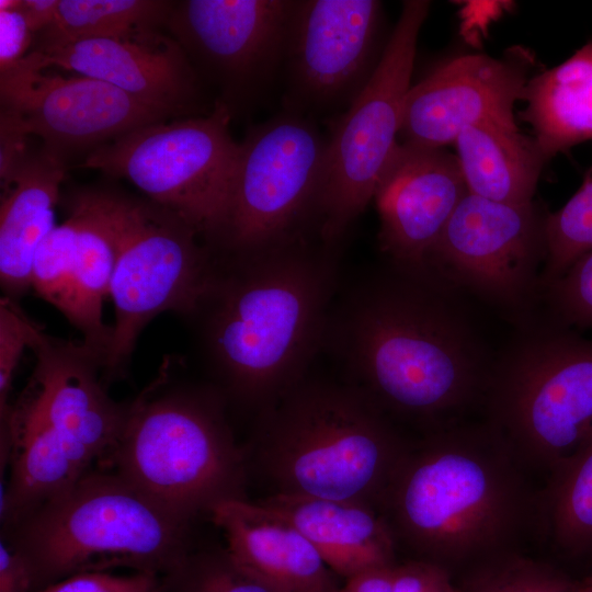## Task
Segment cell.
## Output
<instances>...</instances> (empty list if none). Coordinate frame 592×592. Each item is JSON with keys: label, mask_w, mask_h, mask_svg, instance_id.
Here are the masks:
<instances>
[{"label": "cell", "mask_w": 592, "mask_h": 592, "mask_svg": "<svg viewBox=\"0 0 592 592\" xmlns=\"http://www.w3.org/2000/svg\"><path fill=\"white\" fill-rule=\"evenodd\" d=\"M339 286V250L310 239L215 258L193 312L225 399L258 415L301 382L323 350Z\"/></svg>", "instance_id": "1"}, {"label": "cell", "mask_w": 592, "mask_h": 592, "mask_svg": "<svg viewBox=\"0 0 592 592\" xmlns=\"http://www.w3.org/2000/svg\"><path fill=\"white\" fill-rule=\"evenodd\" d=\"M323 349L389 418L428 431L488 387L479 349L439 285L394 269L333 303Z\"/></svg>", "instance_id": "2"}, {"label": "cell", "mask_w": 592, "mask_h": 592, "mask_svg": "<svg viewBox=\"0 0 592 592\" xmlns=\"http://www.w3.org/2000/svg\"><path fill=\"white\" fill-rule=\"evenodd\" d=\"M517 458L491 424H443L410 443L379 504L417 559L476 563L510 549L528 497Z\"/></svg>", "instance_id": "3"}, {"label": "cell", "mask_w": 592, "mask_h": 592, "mask_svg": "<svg viewBox=\"0 0 592 592\" xmlns=\"http://www.w3.org/2000/svg\"><path fill=\"white\" fill-rule=\"evenodd\" d=\"M409 446L360 390L307 375L255 415L243 451L249 476L261 477L269 494L354 501L378 510Z\"/></svg>", "instance_id": "4"}, {"label": "cell", "mask_w": 592, "mask_h": 592, "mask_svg": "<svg viewBox=\"0 0 592 592\" xmlns=\"http://www.w3.org/2000/svg\"><path fill=\"white\" fill-rule=\"evenodd\" d=\"M169 365L128 405L107 463L159 505L192 524L218 504L246 500L244 451L216 387L172 386Z\"/></svg>", "instance_id": "5"}, {"label": "cell", "mask_w": 592, "mask_h": 592, "mask_svg": "<svg viewBox=\"0 0 592 592\" xmlns=\"http://www.w3.org/2000/svg\"><path fill=\"white\" fill-rule=\"evenodd\" d=\"M190 525L117 473L91 470L8 527L5 539L26 560L36 592L116 568L160 577L191 550Z\"/></svg>", "instance_id": "6"}, {"label": "cell", "mask_w": 592, "mask_h": 592, "mask_svg": "<svg viewBox=\"0 0 592 592\" xmlns=\"http://www.w3.org/2000/svg\"><path fill=\"white\" fill-rule=\"evenodd\" d=\"M106 193L116 261L110 286L115 310L105 382L119 377L143 329L158 315L189 317L212 278L215 257L198 232L149 200Z\"/></svg>", "instance_id": "7"}, {"label": "cell", "mask_w": 592, "mask_h": 592, "mask_svg": "<svg viewBox=\"0 0 592 592\" xmlns=\"http://www.w3.org/2000/svg\"><path fill=\"white\" fill-rule=\"evenodd\" d=\"M326 145L312 118L288 111L248 130L240 143L226 221L212 249L216 258L318 239Z\"/></svg>", "instance_id": "8"}, {"label": "cell", "mask_w": 592, "mask_h": 592, "mask_svg": "<svg viewBox=\"0 0 592 592\" xmlns=\"http://www.w3.org/2000/svg\"><path fill=\"white\" fill-rule=\"evenodd\" d=\"M231 118L216 100L204 116L130 130L92 150L81 167L128 180L191 225L212 250L226 221L240 150Z\"/></svg>", "instance_id": "9"}, {"label": "cell", "mask_w": 592, "mask_h": 592, "mask_svg": "<svg viewBox=\"0 0 592 592\" xmlns=\"http://www.w3.org/2000/svg\"><path fill=\"white\" fill-rule=\"evenodd\" d=\"M429 9L430 2L424 0L402 3L373 77L352 104L331 121L317 215V237L328 248L339 250L373 201L399 145L418 36Z\"/></svg>", "instance_id": "10"}, {"label": "cell", "mask_w": 592, "mask_h": 592, "mask_svg": "<svg viewBox=\"0 0 592 592\" xmlns=\"http://www.w3.org/2000/svg\"><path fill=\"white\" fill-rule=\"evenodd\" d=\"M488 388L490 423L521 463L551 471L592 440V339L558 331L532 340Z\"/></svg>", "instance_id": "11"}, {"label": "cell", "mask_w": 592, "mask_h": 592, "mask_svg": "<svg viewBox=\"0 0 592 592\" xmlns=\"http://www.w3.org/2000/svg\"><path fill=\"white\" fill-rule=\"evenodd\" d=\"M382 20L376 0H295L283 62L285 111L310 118L345 111L385 52Z\"/></svg>", "instance_id": "12"}, {"label": "cell", "mask_w": 592, "mask_h": 592, "mask_svg": "<svg viewBox=\"0 0 592 592\" xmlns=\"http://www.w3.org/2000/svg\"><path fill=\"white\" fill-rule=\"evenodd\" d=\"M294 0H185L166 22L200 79L231 115L270 84L284 62Z\"/></svg>", "instance_id": "13"}, {"label": "cell", "mask_w": 592, "mask_h": 592, "mask_svg": "<svg viewBox=\"0 0 592 592\" xmlns=\"http://www.w3.org/2000/svg\"><path fill=\"white\" fill-rule=\"evenodd\" d=\"M545 218L533 202L467 193L430 252L425 280L456 282L499 304L521 303L546 257Z\"/></svg>", "instance_id": "14"}, {"label": "cell", "mask_w": 592, "mask_h": 592, "mask_svg": "<svg viewBox=\"0 0 592 592\" xmlns=\"http://www.w3.org/2000/svg\"><path fill=\"white\" fill-rule=\"evenodd\" d=\"M1 107L12 111L29 135L64 159L65 152L98 147L175 114L110 83L61 76L22 61L0 71ZM93 149V150H94Z\"/></svg>", "instance_id": "15"}, {"label": "cell", "mask_w": 592, "mask_h": 592, "mask_svg": "<svg viewBox=\"0 0 592 592\" xmlns=\"http://www.w3.org/2000/svg\"><path fill=\"white\" fill-rule=\"evenodd\" d=\"M29 348L36 364L26 385L78 467L106 464L121 436L128 405L101 383L102 358L83 342L47 334L32 322Z\"/></svg>", "instance_id": "16"}, {"label": "cell", "mask_w": 592, "mask_h": 592, "mask_svg": "<svg viewBox=\"0 0 592 592\" xmlns=\"http://www.w3.org/2000/svg\"><path fill=\"white\" fill-rule=\"evenodd\" d=\"M467 193L455 153L399 143L373 197L379 249L395 270L425 280L430 252Z\"/></svg>", "instance_id": "17"}, {"label": "cell", "mask_w": 592, "mask_h": 592, "mask_svg": "<svg viewBox=\"0 0 592 592\" xmlns=\"http://www.w3.org/2000/svg\"><path fill=\"white\" fill-rule=\"evenodd\" d=\"M525 57L465 55L439 66L410 87L399 137L405 144L445 148L465 128L516 125L513 113L528 81Z\"/></svg>", "instance_id": "18"}, {"label": "cell", "mask_w": 592, "mask_h": 592, "mask_svg": "<svg viewBox=\"0 0 592 592\" xmlns=\"http://www.w3.org/2000/svg\"><path fill=\"white\" fill-rule=\"evenodd\" d=\"M21 61L104 81L175 115L201 102V79L178 42L158 29L34 47Z\"/></svg>", "instance_id": "19"}, {"label": "cell", "mask_w": 592, "mask_h": 592, "mask_svg": "<svg viewBox=\"0 0 592 592\" xmlns=\"http://www.w3.org/2000/svg\"><path fill=\"white\" fill-rule=\"evenodd\" d=\"M209 519L231 560L274 592H337L335 573L314 545L281 513L246 500L215 506Z\"/></svg>", "instance_id": "20"}, {"label": "cell", "mask_w": 592, "mask_h": 592, "mask_svg": "<svg viewBox=\"0 0 592 592\" xmlns=\"http://www.w3.org/2000/svg\"><path fill=\"white\" fill-rule=\"evenodd\" d=\"M257 501L288 519L345 580L396 565L395 537L372 505L292 494H267Z\"/></svg>", "instance_id": "21"}, {"label": "cell", "mask_w": 592, "mask_h": 592, "mask_svg": "<svg viewBox=\"0 0 592 592\" xmlns=\"http://www.w3.org/2000/svg\"><path fill=\"white\" fill-rule=\"evenodd\" d=\"M65 174V160L43 148L1 186L0 283L8 298L18 301L32 288L36 251L57 226L55 206Z\"/></svg>", "instance_id": "22"}, {"label": "cell", "mask_w": 592, "mask_h": 592, "mask_svg": "<svg viewBox=\"0 0 592 592\" xmlns=\"http://www.w3.org/2000/svg\"><path fill=\"white\" fill-rule=\"evenodd\" d=\"M77 225L72 262V312L69 321L83 335V343L103 362L111 346L113 328L102 318L110 295L116 261V244L105 191L75 194L68 205Z\"/></svg>", "instance_id": "23"}, {"label": "cell", "mask_w": 592, "mask_h": 592, "mask_svg": "<svg viewBox=\"0 0 592 592\" xmlns=\"http://www.w3.org/2000/svg\"><path fill=\"white\" fill-rule=\"evenodd\" d=\"M468 193L510 204L533 202L547 159L534 137L517 125L483 123L454 141Z\"/></svg>", "instance_id": "24"}, {"label": "cell", "mask_w": 592, "mask_h": 592, "mask_svg": "<svg viewBox=\"0 0 592 592\" xmlns=\"http://www.w3.org/2000/svg\"><path fill=\"white\" fill-rule=\"evenodd\" d=\"M520 113L547 161L592 139V39L563 62L528 79Z\"/></svg>", "instance_id": "25"}, {"label": "cell", "mask_w": 592, "mask_h": 592, "mask_svg": "<svg viewBox=\"0 0 592 592\" xmlns=\"http://www.w3.org/2000/svg\"><path fill=\"white\" fill-rule=\"evenodd\" d=\"M172 7L161 0H59L54 22L34 36L32 48L158 29Z\"/></svg>", "instance_id": "26"}, {"label": "cell", "mask_w": 592, "mask_h": 592, "mask_svg": "<svg viewBox=\"0 0 592 592\" xmlns=\"http://www.w3.org/2000/svg\"><path fill=\"white\" fill-rule=\"evenodd\" d=\"M544 496V516L555 545L570 556L592 553V440L557 466Z\"/></svg>", "instance_id": "27"}, {"label": "cell", "mask_w": 592, "mask_h": 592, "mask_svg": "<svg viewBox=\"0 0 592 592\" xmlns=\"http://www.w3.org/2000/svg\"><path fill=\"white\" fill-rule=\"evenodd\" d=\"M576 582L554 567L510 549L474 563L458 592H570Z\"/></svg>", "instance_id": "28"}, {"label": "cell", "mask_w": 592, "mask_h": 592, "mask_svg": "<svg viewBox=\"0 0 592 592\" xmlns=\"http://www.w3.org/2000/svg\"><path fill=\"white\" fill-rule=\"evenodd\" d=\"M545 246L544 281L548 285L592 251V167L569 201L546 216Z\"/></svg>", "instance_id": "29"}, {"label": "cell", "mask_w": 592, "mask_h": 592, "mask_svg": "<svg viewBox=\"0 0 592 592\" xmlns=\"http://www.w3.org/2000/svg\"><path fill=\"white\" fill-rule=\"evenodd\" d=\"M156 592H274L244 573L226 549L190 550L159 577Z\"/></svg>", "instance_id": "30"}, {"label": "cell", "mask_w": 592, "mask_h": 592, "mask_svg": "<svg viewBox=\"0 0 592 592\" xmlns=\"http://www.w3.org/2000/svg\"><path fill=\"white\" fill-rule=\"evenodd\" d=\"M76 236V219L68 210L67 219L57 225L39 244L32 271V288L68 320L72 312Z\"/></svg>", "instance_id": "31"}, {"label": "cell", "mask_w": 592, "mask_h": 592, "mask_svg": "<svg viewBox=\"0 0 592 592\" xmlns=\"http://www.w3.org/2000/svg\"><path fill=\"white\" fill-rule=\"evenodd\" d=\"M548 286L563 326L592 328V251L577 260Z\"/></svg>", "instance_id": "32"}, {"label": "cell", "mask_w": 592, "mask_h": 592, "mask_svg": "<svg viewBox=\"0 0 592 592\" xmlns=\"http://www.w3.org/2000/svg\"><path fill=\"white\" fill-rule=\"evenodd\" d=\"M32 321L16 300L1 297L0 300V424L11 411L10 390L15 368L25 348Z\"/></svg>", "instance_id": "33"}, {"label": "cell", "mask_w": 592, "mask_h": 592, "mask_svg": "<svg viewBox=\"0 0 592 592\" xmlns=\"http://www.w3.org/2000/svg\"><path fill=\"white\" fill-rule=\"evenodd\" d=\"M158 582L159 576L147 572H84L48 584L36 592H156Z\"/></svg>", "instance_id": "34"}, {"label": "cell", "mask_w": 592, "mask_h": 592, "mask_svg": "<svg viewBox=\"0 0 592 592\" xmlns=\"http://www.w3.org/2000/svg\"><path fill=\"white\" fill-rule=\"evenodd\" d=\"M391 592H458V589L448 569L414 558L392 567Z\"/></svg>", "instance_id": "35"}, {"label": "cell", "mask_w": 592, "mask_h": 592, "mask_svg": "<svg viewBox=\"0 0 592 592\" xmlns=\"http://www.w3.org/2000/svg\"><path fill=\"white\" fill-rule=\"evenodd\" d=\"M30 136L19 117L10 110L0 112V181L7 184L22 168L31 151L26 139Z\"/></svg>", "instance_id": "36"}, {"label": "cell", "mask_w": 592, "mask_h": 592, "mask_svg": "<svg viewBox=\"0 0 592 592\" xmlns=\"http://www.w3.org/2000/svg\"><path fill=\"white\" fill-rule=\"evenodd\" d=\"M34 34L18 10L0 11V71L19 64L31 50Z\"/></svg>", "instance_id": "37"}, {"label": "cell", "mask_w": 592, "mask_h": 592, "mask_svg": "<svg viewBox=\"0 0 592 592\" xmlns=\"http://www.w3.org/2000/svg\"><path fill=\"white\" fill-rule=\"evenodd\" d=\"M0 592H34L26 560L5 538L0 543Z\"/></svg>", "instance_id": "38"}, {"label": "cell", "mask_w": 592, "mask_h": 592, "mask_svg": "<svg viewBox=\"0 0 592 592\" xmlns=\"http://www.w3.org/2000/svg\"><path fill=\"white\" fill-rule=\"evenodd\" d=\"M59 0H20L16 10L23 15L30 31L36 36L55 20Z\"/></svg>", "instance_id": "39"}, {"label": "cell", "mask_w": 592, "mask_h": 592, "mask_svg": "<svg viewBox=\"0 0 592 592\" xmlns=\"http://www.w3.org/2000/svg\"><path fill=\"white\" fill-rule=\"evenodd\" d=\"M392 567L369 570L350 578L337 592H391Z\"/></svg>", "instance_id": "40"}, {"label": "cell", "mask_w": 592, "mask_h": 592, "mask_svg": "<svg viewBox=\"0 0 592 592\" xmlns=\"http://www.w3.org/2000/svg\"><path fill=\"white\" fill-rule=\"evenodd\" d=\"M570 592H592V580L591 578L582 581L576 582V585Z\"/></svg>", "instance_id": "41"}, {"label": "cell", "mask_w": 592, "mask_h": 592, "mask_svg": "<svg viewBox=\"0 0 592 592\" xmlns=\"http://www.w3.org/2000/svg\"><path fill=\"white\" fill-rule=\"evenodd\" d=\"M20 0H1L0 1V11H11L16 10Z\"/></svg>", "instance_id": "42"}, {"label": "cell", "mask_w": 592, "mask_h": 592, "mask_svg": "<svg viewBox=\"0 0 592 592\" xmlns=\"http://www.w3.org/2000/svg\"><path fill=\"white\" fill-rule=\"evenodd\" d=\"M591 580H592V577H591Z\"/></svg>", "instance_id": "43"}]
</instances>
